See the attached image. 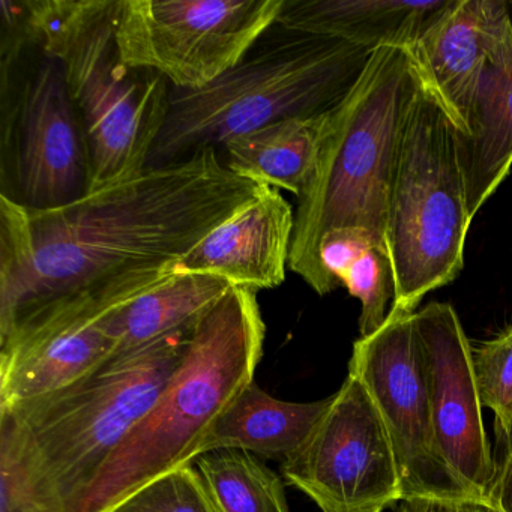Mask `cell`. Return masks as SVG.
<instances>
[{"label": "cell", "instance_id": "cell-1", "mask_svg": "<svg viewBox=\"0 0 512 512\" xmlns=\"http://www.w3.org/2000/svg\"><path fill=\"white\" fill-rule=\"evenodd\" d=\"M265 187L208 148L59 208L0 194V335L74 296L175 266Z\"/></svg>", "mask_w": 512, "mask_h": 512}, {"label": "cell", "instance_id": "cell-2", "mask_svg": "<svg viewBox=\"0 0 512 512\" xmlns=\"http://www.w3.org/2000/svg\"><path fill=\"white\" fill-rule=\"evenodd\" d=\"M265 337L257 292L232 287L197 323L184 359L148 415L68 512H110L155 479L194 464L212 425L254 382Z\"/></svg>", "mask_w": 512, "mask_h": 512}, {"label": "cell", "instance_id": "cell-3", "mask_svg": "<svg viewBox=\"0 0 512 512\" xmlns=\"http://www.w3.org/2000/svg\"><path fill=\"white\" fill-rule=\"evenodd\" d=\"M416 86L412 52L380 47L335 107L319 167L298 199L289 260L290 271L317 295L338 287L320 260V244L328 233L364 230L386 244L392 176Z\"/></svg>", "mask_w": 512, "mask_h": 512}, {"label": "cell", "instance_id": "cell-4", "mask_svg": "<svg viewBox=\"0 0 512 512\" xmlns=\"http://www.w3.org/2000/svg\"><path fill=\"white\" fill-rule=\"evenodd\" d=\"M374 50L275 25L220 79L200 91L172 89L169 115L148 167L184 160L202 149L283 119L335 109L358 83Z\"/></svg>", "mask_w": 512, "mask_h": 512}, {"label": "cell", "instance_id": "cell-5", "mask_svg": "<svg viewBox=\"0 0 512 512\" xmlns=\"http://www.w3.org/2000/svg\"><path fill=\"white\" fill-rule=\"evenodd\" d=\"M119 5L121 0H25L32 44L62 62L82 118L88 193L145 172L169 115V82L119 55Z\"/></svg>", "mask_w": 512, "mask_h": 512}, {"label": "cell", "instance_id": "cell-6", "mask_svg": "<svg viewBox=\"0 0 512 512\" xmlns=\"http://www.w3.org/2000/svg\"><path fill=\"white\" fill-rule=\"evenodd\" d=\"M194 328L112 356L64 388L0 406V434L22 449L67 512L148 415L184 359Z\"/></svg>", "mask_w": 512, "mask_h": 512}, {"label": "cell", "instance_id": "cell-7", "mask_svg": "<svg viewBox=\"0 0 512 512\" xmlns=\"http://www.w3.org/2000/svg\"><path fill=\"white\" fill-rule=\"evenodd\" d=\"M472 220L463 128L418 68L386 220L395 283L391 308L416 313L424 296L458 277Z\"/></svg>", "mask_w": 512, "mask_h": 512}, {"label": "cell", "instance_id": "cell-8", "mask_svg": "<svg viewBox=\"0 0 512 512\" xmlns=\"http://www.w3.org/2000/svg\"><path fill=\"white\" fill-rule=\"evenodd\" d=\"M284 0H121L115 40L125 64L172 89L200 91L277 25Z\"/></svg>", "mask_w": 512, "mask_h": 512}, {"label": "cell", "instance_id": "cell-9", "mask_svg": "<svg viewBox=\"0 0 512 512\" xmlns=\"http://www.w3.org/2000/svg\"><path fill=\"white\" fill-rule=\"evenodd\" d=\"M17 85L14 74H2V158L11 152L13 167L8 197L35 211L68 205L88 193L91 167L64 65L41 52Z\"/></svg>", "mask_w": 512, "mask_h": 512}, {"label": "cell", "instance_id": "cell-10", "mask_svg": "<svg viewBox=\"0 0 512 512\" xmlns=\"http://www.w3.org/2000/svg\"><path fill=\"white\" fill-rule=\"evenodd\" d=\"M281 472L322 512H383L404 499L385 422L353 374L332 395L307 442L283 461Z\"/></svg>", "mask_w": 512, "mask_h": 512}, {"label": "cell", "instance_id": "cell-11", "mask_svg": "<svg viewBox=\"0 0 512 512\" xmlns=\"http://www.w3.org/2000/svg\"><path fill=\"white\" fill-rule=\"evenodd\" d=\"M172 278L149 269L32 314L0 335V406L64 388L112 358V311Z\"/></svg>", "mask_w": 512, "mask_h": 512}, {"label": "cell", "instance_id": "cell-12", "mask_svg": "<svg viewBox=\"0 0 512 512\" xmlns=\"http://www.w3.org/2000/svg\"><path fill=\"white\" fill-rule=\"evenodd\" d=\"M349 374L373 398L394 446L407 497L467 500L434 448L415 313L391 308L379 331L353 343Z\"/></svg>", "mask_w": 512, "mask_h": 512}, {"label": "cell", "instance_id": "cell-13", "mask_svg": "<svg viewBox=\"0 0 512 512\" xmlns=\"http://www.w3.org/2000/svg\"><path fill=\"white\" fill-rule=\"evenodd\" d=\"M434 448L467 499L490 497L497 476L473 371L472 344L457 311L431 302L415 313Z\"/></svg>", "mask_w": 512, "mask_h": 512}, {"label": "cell", "instance_id": "cell-14", "mask_svg": "<svg viewBox=\"0 0 512 512\" xmlns=\"http://www.w3.org/2000/svg\"><path fill=\"white\" fill-rule=\"evenodd\" d=\"M466 133L482 86L512 71V19L503 0H448L409 49Z\"/></svg>", "mask_w": 512, "mask_h": 512}, {"label": "cell", "instance_id": "cell-15", "mask_svg": "<svg viewBox=\"0 0 512 512\" xmlns=\"http://www.w3.org/2000/svg\"><path fill=\"white\" fill-rule=\"evenodd\" d=\"M295 211L278 188L265 190L194 245L176 274L209 275L259 293L286 280Z\"/></svg>", "mask_w": 512, "mask_h": 512}, {"label": "cell", "instance_id": "cell-16", "mask_svg": "<svg viewBox=\"0 0 512 512\" xmlns=\"http://www.w3.org/2000/svg\"><path fill=\"white\" fill-rule=\"evenodd\" d=\"M448 0H284L277 25L365 49H412Z\"/></svg>", "mask_w": 512, "mask_h": 512}, {"label": "cell", "instance_id": "cell-17", "mask_svg": "<svg viewBox=\"0 0 512 512\" xmlns=\"http://www.w3.org/2000/svg\"><path fill=\"white\" fill-rule=\"evenodd\" d=\"M335 109L313 116L283 119L235 136L220 149L226 166L250 181L304 194L319 167L334 125Z\"/></svg>", "mask_w": 512, "mask_h": 512}, {"label": "cell", "instance_id": "cell-18", "mask_svg": "<svg viewBox=\"0 0 512 512\" xmlns=\"http://www.w3.org/2000/svg\"><path fill=\"white\" fill-rule=\"evenodd\" d=\"M331 401L332 395L314 403L277 400L251 382L212 425L200 455L239 449L283 463L307 442Z\"/></svg>", "mask_w": 512, "mask_h": 512}, {"label": "cell", "instance_id": "cell-19", "mask_svg": "<svg viewBox=\"0 0 512 512\" xmlns=\"http://www.w3.org/2000/svg\"><path fill=\"white\" fill-rule=\"evenodd\" d=\"M232 284L209 275L176 274L106 317L113 355L134 352L173 332L196 326Z\"/></svg>", "mask_w": 512, "mask_h": 512}, {"label": "cell", "instance_id": "cell-20", "mask_svg": "<svg viewBox=\"0 0 512 512\" xmlns=\"http://www.w3.org/2000/svg\"><path fill=\"white\" fill-rule=\"evenodd\" d=\"M470 217L496 193L512 166V71L491 77L479 92L464 133Z\"/></svg>", "mask_w": 512, "mask_h": 512}, {"label": "cell", "instance_id": "cell-21", "mask_svg": "<svg viewBox=\"0 0 512 512\" xmlns=\"http://www.w3.org/2000/svg\"><path fill=\"white\" fill-rule=\"evenodd\" d=\"M320 260L329 277L361 301V337L379 331L395 296L394 271L385 242L364 230H335L323 238Z\"/></svg>", "mask_w": 512, "mask_h": 512}, {"label": "cell", "instance_id": "cell-22", "mask_svg": "<svg viewBox=\"0 0 512 512\" xmlns=\"http://www.w3.org/2000/svg\"><path fill=\"white\" fill-rule=\"evenodd\" d=\"M194 466L218 512H290L283 478L251 452H206Z\"/></svg>", "mask_w": 512, "mask_h": 512}, {"label": "cell", "instance_id": "cell-23", "mask_svg": "<svg viewBox=\"0 0 512 512\" xmlns=\"http://www.w3.org/2000/svg\"><path fill=\"white\" fill-rule=\"evenodd\" d=\"M472 361L479 400L494 413L497 440L512 448V325L472 346Z\"/></svg>", "mask_w": 512, "mask_h": 512}, {"label": "cell", "instance_id": "cell-24", "mask_svg": "<svg viewBox=\"0 0 512 512\" xmlns=\"http://www.w3.org/2000/svg\"><path fill=\"white\" fill-rule=\"evenodd\" d=\"M0 512H67L19 446L0 434Z\"/></svg>", "mask_w": 512, "mask_h": 512}, {"label": "cell", "instance_id": "cell-25", "mask_svg": "<svg viewBox=\"0 0 512 512\" xmlns=\"http://www.w3.org/2000/svg\"><path fill=\"white\" fill-rule=\"evenodd\" d=\"M110 512H218L194 464L155 479Z\"/></svg>", "mask_w": 512, "mask_h": 512}, {"label": "cell", "instance_id": "cell-26", "mask_svg": "<svg viewBox=\"0 0 512 512\" xmlns=\"http://www.w3.org/2000/svg\"><path fill=\"white\" fill-rule=\"evenodd\" d=\"M505 512H512V448H505L502 460L497 464V476L490 497Z\"/></svg>", "mask_w": 512, "mask_h": 512}, {"label": "cell", "instance_id": "cell-27", "mask_svg": "<svg viewBox=\"0 0 512 512\" xmlns=\"http://www.w3.org/2000/svg\"><path fill=\"white\" fill-rule=\"evenodd\" d=\"M394 512H460V502L434 497H407L394 506Z\"/></svg>", "mask_w": 512, "mask_h": 512}, {"label": "cell", "instance_id": "cell-28", "mask_svg": "<svg viewBox=\"0 0 512 512\" xmlns=\"http://www.w3.org/2000/svg\"><path fill=\"white\" fill-rule=\"evenodd\" d=\"M460 512H505L502 508H500L497 503H494L493 500L484 499V500H476V499H467L461 500L460 502Z\"/></svg>", "mask_w": 512, "mask_h": 512}]
</instances>
